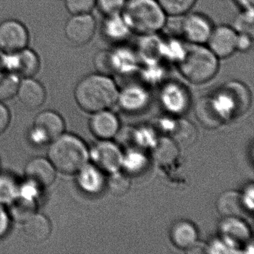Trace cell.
<instances>
[{
	"mask_svg": "<svg viewBox=\"0 0 254 254\" xmlns=\"http://www.w3.org/2000/svg\"><path fill=\"white\" fill-rule=\"evenodd\" d=\"M119 90L109 75L90 74L81 78L75 86L74 97L78 106L87 113L99 112L117 102Z\"/></svg>",
	"mask_w": 254,
	"mask_h": 254,
	"instance_id": "obj_1",
	"label": "cell"
},
{
	"mask_svg": "<svg viewBox=\"0 0 254 254\" xmlns=\"http://www.w3.org/2000/svg\"><path fill=\"white\" fill-rule=\"evenodd\" d=\"M90 157L95 166L109 173L118 172L123 165V153L117 145L108 140L96 144L90 151Z\"/></svg>",
	"mask_w": 254,
	"mask_h": 254,
	"instance_id": "obj_12",
	"label": "cell"
},
{
	"mask_svg": "<svg viewBox=\"0 0 254 254\" xmlns=\"http://www.w3.org/2000/svg\"><path fill=\"white\" fill-rule=\"evenodd\" d=\"M132 33L156 35L165 29L167 14L157 0H127L121 12Z\"/></svg>",
	"mask_w": 254,
	"mask_h": 254,
	"instance_id": "obj_2",
	"label": "cell"
},
{
	"mask_svg": "<svg viewBox=\"0 0 254 254\" xmlns=\"http://www.w3.org/2000/svg\"><path fill=\"white\" fill-rule=\"evenodd\" d=\"M109 186L111 191L114 194H124L130 187V181L118 172H114L112 173V176L110 179Z\"/></svg>",
	"mask_w": 254,
	"mask_h": 254,
	"instance_id": "obj_36",
	"label": "cell"
},
{
	"mask_svg": "<svg viewBox=\"0 0 254 254\" xmlns=\"http://www.w3.org/2000/svg\"><path fill=\"white\" fill-rule=\"evenodd\" d=\"M219 233L221 239L236 251L251 239L249 227L239 217H225L220 223Z\"/></svg>",
	"mask_w": 254,
	"mask_h": 254,
	"instance_id": "obj_14",
	"label": "cell"
},
{
	"mask_svg": "<svg viewBox=\"0 0 254 254\" xmlns=\"http://www.w3.org/2000/svg\"><path fill=\"white\" fill-rule=\"evenodd\" d=\"M110 62L112 74L127 75L139 69V58L128 49L110 50Z\"/></svg>",
	"mask_w": 254,
	"mask_h": 254,
	"instance_id": "obj_23",
	"label": "cell"
},
{
	"mask_svg": "<svg viewBox=\"0 0 254 254\" xmlns=\"http://www.w3.org/2000/svg\"><path fill=\"white\" fill-rule=\"evenodd\" d=\"M208 252L212 254H232V253H239V251L227 245L225 242L221 240L214 241L210 246L209 247Z\"/></svg>",
	"mask_w": 254,
	"mask_h": 254,
	"instance_id": "obj_38",
	"label": "cell"
},
{
	"mask_svg": "<svg viewBox=\"0 0 254 254\" xmlns=\"http://www.w3.org/2000/svg\"><path fill=\"white\" fill-rule=\"evenodd\" d=\"M253 46V35L248 34L238 33L236 41V52L246 53Z\"/></svg>",
	"mask_w": 254,
	"mask_h": 254,
	"instance_id": "obj_39",
	"label": "cell"
},
{
	"mask_svg": "<svg viewBox=\"0 0 254 254\" xmlns=\"http://www.w3.org/2000/svg\"><path fill=\"white\" fill-rule=\"evenodd\" d=\"M89 126L96 137L101 140H108L117 134L120 129V122L114 114L105 110L95 113Z\"/></svg>",
	"mask_w": 254,
	"mask_h": 254,
	"instance_id": "obj_19",
	"label": "cell"
},
{
	"mask_svg": "<svg viewBox=\"0 0 254 254\" xmlns=\"http://www.w3.org/2000/svg\"><path fill=\"white\" fill-rule=\"evenodd\" d=\"M10 217L9 213L5 210V208L0 204V239L4 237L10 228Z\"/></svg>",
	"mask_w": 254,
	"mask_h": 254,
	"instance_id": "obj_40",
	"label": "cell"
},
{
	"mask_svg": "<svg viewBox=\"0 0 254 254\" xmlns=\"http://www.w3.org/2000/svg\"><path fill=\"white\" fill-rule=\"evenodd\" d=\"M160 101L163 107L172 114H184L190 105L188 89L178 81L165 83L160 91Z\"/></svg>",
	"mask_w": 254,
	"mask_h": 254,
	"instance_id": "obj_13",
	"label": "cell"
},
{
	"mask_svg": "<svg viewBox=\"0 0 254 254\" xmlns=\"http://www.w3.org/2000/svg\"><path fill=\"white\" fill-rule=\"evenodd\" d=\"M167 16L181 17L190 12L197 0H157Z\"/></svg>",
	"mask_w": 254,
	"mask_h": 254,
	"instance_id": "obj_29",
	"label": "cell"
},
{
	"mask_svg": "<svg viewBox=\"0 0 254 254\" xmlns=\"http://www.w3.org/2000/svg\"><path fill=\"white\" fill-rule=\"evenodd\" d=\"M177 66L180 73L189 82L203 84L218 73L219 59L206 46L189 44Z\"/></svg>",
	"mask_w": 254,
	"mask_h": 254,
	"instance_id": "obj_4",
	"label": "cell"
},
{
	"mask_svg": "<svg viewBox=\"0 0 254 254\" xmlns=\"http://www.w3.org/2000/svg\"><path fill=\"white\" fill-rule=\"evenodd\" d=\"M170 239L175 247L181 250L194 248L198 239V233L194 224L187 221H181L172 226Z\"/></svg>",
	"mask_w": 254,
	"mask_h": 254,
	"instance_id": "obj_24",
	"label": "cell"
},
{
	"mask_svg": "<svg viewBox=\"0 0 254 254\" xmlns=\"http://www.w3.org/2000/svg\"><path fill=\"white\" fill-rule=\"evenodd\" d=\"M101 30L104 38L114 44H123L132 34L121 14L105 16Z\"/></svg>",
	"mask_w": 254,
	"mask_h": 254,
	"instance_id": "obj_20",
	"label": "cell"
},
{
	"mask_svg": "<svg viewBox=\"0 0 254 254\" xmlns=\"http://www.w3.org/2000/svg\"><path fill=\"white\" fill-rule=\"evenodd\" d=\"M244 204L248 211H252L254 208V187L251 184L242 194Z\"/></svg>",
	"mask_w": 254,
	"mask_h": 254,
	"instance_id": "obj_42",
	"label": "cell"
},
{
	"mask_svg": "<svg viewBox=\"0 0 254 254\" xmlns=\"http://www.w3.org/2000/svg\"><path fill=\"white\" fill-rule=\"evenodd\" d=\"M148 160L143 153L137 150H130L127 154H123L122 167L130 173H139L145 169Z\"/></svg>",
	"mask_w": 254,
	"mask_h": 254,
	"instance_id": "obj_32",
	"label": "cell"
},
{
	"mask_svg": "<svg viewBox=\"0 0 254 254\" xmlns=\"http://www.w3.org/2000/svg\"><path fill=\"white\" fill-rule=\"evenodd\" d=\"M10 217L16 221L23 222L37 212V200L17 195L8 204Z\"/></svg>",
	"mask_w": 254,
	"mask_h": 254,
	"instance_id": "obj_27",
	"label": "cell"
},
{
	"mask_svg": "<svg viewBox=\"0 0 254 254\" xmlns=\"http://www.w3.org/2000/svg\"><path fill=\"white\" fill-rule=\"evenodd\" d=\"M20 81V77L11 72L0 75V102L9 100L17 95Z\"/></svg>",
	"mask_w": 254,
	"mask_h": 254,
	"instance_id": "obj_31",
	"label": "cell"
},
{
	"mask_svg": "<svg viewBox=\"0 0 254 254\" xmlns=\"http://www.w3.org/2000/svg\"><path fill=\"white\" fill-rule=\"evenodd\" d=\"M20 184L13 177L0 175V204H9L19 194Z\"/></svg>",
	"mask_w": 254,
	"mask_h": 254,
	"instance_id": "obj_30",
	"label": "cell"
},
{
	"mask_svg": "<svg viewBox=\"0 0 254 254\" xmlns=\"http://www.w3.org/2000/svg\"><path fill=\"white\" fill-rule=\"evenodd\" d=\"M154 148L155 159L160 164L165 166V164L173 163L178 157V146L172 139H160Z\"/></svg>",
	"mask_w": 254,
	"mask_h": 254,
	"instance_id": "obj_28",
	"label": "cell"
},
{
	"mask_svg": "<svg viewBox=\"0 0 254 254\" xmlns=\"http://www.w3.org/2000/svg\"><path fill=\"white\" fill-rule=\"evenodd\" d=\"M217 209L224 217H239L248 212L242 194L236 191L223 193L217 201Z\"/></svg>",
	"mask_w": 254,
	"mask_h": 254,
	"instance_id": "obj_26",
	"label": "cell"
},
{
	"mask_svg": "<svg viewBox=\"0 0 254 254\" xmlns=\"http://www.w3.org/2000/svg\"><path fill=\"white\" fill-rule=\"evenodd\" d=\"M178 32L190 44L205 45L214 26L210 19L198 12H188L180 17Z\"/></svg>",
	"mask_w": 254,
	"mask_h": 254,
	"instance_id": "obj_7",
	"label": "cell"
},
{
	"mask_svg": "<svg viewBox=\"0 0 254 254\" xmlns=\"http://www.w3.org/2000/svg\"><path fill=\"white\" fill-rule=\"evenodd\" d=\"M68 12L75 14H90L96 7V0H64Z\"/></svg>",
	"mask_w": 254,
	"mask_h": 254,
	"instance_id": "obj_34",
	"label": "cell"
},
{
	"mask_svg": "<svg viewBox=\"0 0 254 254\" xmlns=\"http://www.w3.org/2000/svg\"><path fill=\"white\" fill-rule=\"evenodd\" d=\"M17 95L20 102L29 110L42 106L47 96L44 86L33 77L24 78L20 81Z\"/></svg>",
	"mask_w": 254,
	"mask_h": 254,
	"instance_id": "obj_16",
	"label": "cell"
},
{
	"mask_svg": "<svg viewBox=\"0 0 254 254\" xmlns=\"http://www.w3.org/2000/svg\"><path fill=\"white\" fill-rule=\"evenodd\" d=\"M3 56L4 53L0 51V75L5 72V70H4L3 68Z\"/></svg>",
	"mask_w": 254,
	"mask_h": 254,
	"instance_id": "obj_44",
	"label": "cell"
},
{
	"mask_svg": "<svg viewBox=\"0 0 254 254\" xmlns=\"http://www.w3.org/2000/svg\"><path fill=\"white\" fill-rule=\"evenodd\" d=\"M195 115L199 123L206 128H217L226 122L212 97L199 99L196 104Z\"/></svg>",
	"mask_w": 254,
	"mask_h": 254,
	"instance_id": "obj_21",
	"label": "cell"
},
{
	"mask_svg": "<svg viewBox=\"0 0 254 254\" xmlns=\"http://www.w3.org/2000/svg\"><path fill=\"white\" fill-rule=\"evenodd\" d=\"M136 142L141 147H154L157 143L155 135L153 130L150 129L142 128L138 130L136 134H134Z\"/></svg>",
	"mask_w": 254,
	"mask_h": 254,
	"instance_id": "obj_37",
	"label": "cell"
},
{
	"mask_svg": "<svg viewBox=\"0 0 254 254\" xmlns=\"http://www.w3.org/2000/svg\"><path fill=\"white\" fill-rule=\"evenodd\" d=\"M162 125L164 130L169 132L172 140L175 143L187 145L195 140L197 136L195 127L187 120H165Z\"/></svg>",
	"mask_w": 254,
	"mask_h": 254,
	"instance_id": "obj_25",
	"label": "cell"
},
{
	"mask_svg": "<svg viewBox=\"0 0 254 254\" xmlns=\"http://www.w3.org/2000/svg\"><path fill=\"white\" fill-rule=\"evenodd\" d=\"M40 65L41 62L38 55L28 47L17 53H4V70L15 74L20 78L35 76L39 71Z\"/></svg>",
	"mask_w": 254,
	"mask_h": 254,
	"instance_id": "obj_8",
	"label": "cell"
},
{
	"mask_svg": "<svg viewBox=\"0 0 254 254\" xmlns=\"http://www.w3.org/2000/svg\"><path fill=\"white\" fill-rule=\"evenodd\" d=\"M96 20L91 14H75L67 20L64 32L68 41L75 46L81 47L93 39L96 31Z\"/></svg>",
	"mask_w": 254,
	"mask_h": 254,
	"instance_id": "obj_10",
	"label": "cell"
},
{
	"mask_svg": "<svg viewBox=\"0 0 254 254\" xmlns=\"http://www.w3.org/2000/svg\"><path fill=\"white\" fill-rule=\"evenodd\" d=\"M25 236L31 242L41 243L50 238L52 233V224L46 215L34 213L23 222Z\"/></svg>",
	"mask_w": 254,
	"mask_h": 254,
	"instance_id": "obj_22",
	"label": "cell"
},
{
	"mask_svg": "<svg viewBox=\"0 0 254 254\" xmlns=\"http://www.w3.org/2000/svg\"><path fill=\"white\" fill-rule=\"evenodd\" d=\"M212 97L226 121L244 115L251 104L249 89L238 81L225 83Z\"/></svg>",
	"mask_w": 254,
	"mask_h": 254,
	"instance_id": "obj_5",
	"label": "cell"
},
{
	"mask_svg": "<svg viewBox=\"0 0 254 254\" xmlns=\"http://www.w3.org/2000/svg\"><path fill=\"white\" fill-rule=\"evenodd\" d=\"M254 8L241 10V12L236 16L233 26L237 33L248 34L254 36Z\"/></svg>",
	"mask_w": 254,
	"mask_h": 254,
	"instance_id": "obj_33",
	"label": "cell"
},
{
	"mask_svg": "<svg viewBox=\"0 0 254 254\" xmlns=\"http://www.w3.org/2000/svg\"><path fill=\"white\" fill-rule=\"evenodd\" d=\"M10 120L11 117L9 111L2 102H0V134H2L6 130L9 126Z\"/></svg>",
	"mask_w": 254,
	"mask_h": 254,
	"instance_id": "obj_41",
	"label": "cell"
},
{
	"mask_svg": "<svg viewBox=\"0 0 254 254\" xmlns=\"http://www.w3.org/2000/svg\"><path fill=\"white\" fill-rule=\"evenodd\" d=\"M237 35L232 26L220 25L212 29L207 47L218 59H227L236 52Z\"/></svg>",
	"mask_w": 254,
	"mask_h": 254,
	"instance_id": "obj_11",
	"label": "cell"
},
{
	"mask_svg": "<svg viewBox=\"0 0 254 254\" xmlns=\"http://www.w3.org/2000/svg\"><path fill=\"white\" fill-rule=\"evenodd\" d=\"M47 155L56 171L72 175L87 164L90 158V151L78 136L62 133L50 142Z\"/></svg>",
	"mask_w": 254,
	"mask_h": 254,
	"instance_id": "obj_3",
	"label": "cell"
},
{
	"mask_svg": "<svg viewBox=\"0 0 254 254\" xmlns=\"http://www.w3.org/2000/svg\"><path fill=\"white\" fill-rule=\"evenodd\" d=\"M25 174L29 181L41 188L50 187L56 179V169L48 158L35 157L28 162Z\"/></svg>",
	"mask_w": 254,
	"mask_h": 254,
	"instance_id": "obj_15",
	"label": "cell"
},
{
	"mask_svg": "<svg viewBox=\"0 0 254 254\" xmlns=\"http://www.w3.org/2000/svg\"><path fill=\"white\" fill-rule=\"evenodd\" d=\"M29 35L26 26L16 20L0 23V51L14 53L27 47Z\"/></svg>",
	"mask_w": 254,
	"mask_h": 254,
	"instance_id": "obj_9",
	"label": "cell"
},
{
	"mask_svg": "<svg viewBox=\"0 0 254 254\" xmlns=\"http://www.w3.org/2000/svg\"><path fill=\"white\" fill-rule=\"evenodd\" d=\"M117 102L124 111L136 112L144 109L149 102L146 89L139 84H129L119 91Z\"/></svg>",
	"mask_w": 254,
	"mask_h": 254,
	"instance_id": "obj_18",
	"label": "cell"
},
{
	"mask_svg": "<svg viewBox=\"0 0 254 254\" xmlns=\"http://www.w3.org/2000/svg\"><path fill=\"white\" fill-rule=\"evenodd\" d=\"M127 0H96V6L104 16L121 14Z\"/></svg>",
	"mask_w": 254,
	"mask_h": 254,
	"instance_id": "obj_35",
	"label": "cell"
},
{
	"mask_svg": "<svg viewBox=\"0 0 254 254\" xmlns=\"http://www.w3.org/2000/svg\"><path fill=\"white\" fill-rule=\"evenodd\" d=\"M64 121L59 114L53 111H43L35 117L29 139L38 146L47 145L64 133Z\"/></svg>",
	"mask_w": 254,
	"mask_h": 254,
	"instance_id": "obj_6",
	"label": "cell"
},
{
	"mask_svg": "<svg viewBox=\"0 0 254 254\" xmlns=\"http://www.w3.org/2000/svg\"><path fill=\"white\" fill-rule=\"evenodd\" d=\"M75 174L77 185L81 191L88 194H97L104 190L105 177L102 170L94 164L87 163Z\"/></svg>",
	"mask_w": 254,
	"mask_h": 254,
	"instance_id": "obj_17",
	"label": "cell"
},
{
	"mask_svg": "<svg viewBox=\"0 0 254 254\" xmlns=\"http://www.w3.org/2000/svg\"><path fill=\"white\" fill-rule=\"evenodd\" d=\"M233 2L241 10L254 8V0H233Z\"/></svg>",
	"mask_w": 254,
	"mask_h": 254,
	"instance_id": "obj_43",
	"label": "cell"
}]
</instances>
